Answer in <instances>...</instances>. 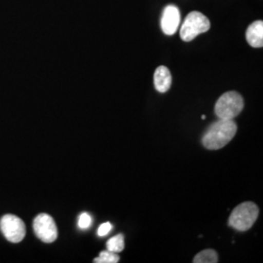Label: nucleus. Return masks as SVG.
Returning <instances> with one entry per match:
<instances>
[{"mask_svg":"<svg viewBox=\"0 0 263 263\" xmlns=\"http://www.w3.org/2000/svg\"><path fill=\"white\" fill-rule=\"evenodd\" d=\"M92 223V217L87 214V213H83L81 214L79 216V219H78V226L81 228V229H87L89 228L90 226Z\"/></svg>","mask_w":263,"mask_h":263,"instance_id":"nucleus-13","label":"nucleus"},{"mask_svg":"<svg viewBox=\"0 0 263 263\" xmlns=\"http://www.w3.org/2000/svg\"><path fill=\"white\" fill-rule=\"evenodd\" d=\"M120 257L116 253L110 251H103L100 255L94 259L95 263H117L119 262Z\"/></svg>","mask_w":263,"mask_h":263,"instance_id":"nucleus-12","label":"nucleus"},{"mask_svg":"<svg viewBox=\"0 0 263 263\" xmlns=\"http://www.w3.org/2000/svg\"><path fill=\"white\" fill-rule=\"evenodd\" d=\"M154 85L159 93H166L169 91L172 85V76L168 67L161 66L156 68L154 72Z\"/></svg>","mask_w":263,"mask_h":263,"instance_id":"nucleus-9","label":"nucleus"},{"mask_svg":"<svg viewBox=\"0 0 263 263\" xmlns=\"http://www.w3.org/2000/svg\"><path fill=\"white\" fill-rule=\"evenodd\" d=\"M237 133V125L232 119H219L210 126L205 133L202 142L211 151L224 147L234 138Z\"/></svg>","mask_w":263,"mask_h":263,"instance_id":"nucleus-1","label":"nucleus"},{"mask_svg":"<svg viewBox=\"0 0 263 263\" xmlns=\"http://www.w3.org/2000/svg\"><path fill=\"white\" fill-rule=\"evenodd\" d=\"M202 119L205 120V119H206V115H202Z\"/></svg>","mask_w":263,"mask_h":263,"instance_id":"nucleus-15","label":"nucleus"},{"mask_svg":"<svg viewBox=\"0 0 263 263\" xmlns=\"http://www.w3.org/2000/svg\"><path fill=\"white\" fill-rule=\"evenodd\" d=\"M246 38L248 43L254 48H261L263 46V22L255 21L247 29Z\"/></svg>","mask_w":263,"mask_h":263,"instance_id":"nucleus-8","label":"nucleus"},{"mask_svg":"<svg viewBox=\"0 0 263 263\" xmlns=\"http://www.w3.org/2000/svg\"><path fill=\"white\" fill-rule=\"evenodd\" d=\"M218 261V256L214 250H205L200 252L194 257V263H216Z\"/></svg>","mask_w":263,"mask_h":263,"instance_id":"nucleus-10","label":"nucleus"},{"mask_svg":"<svg viewBox=\"0 0 263 263\" xmlns=\"http://www.w3.org/2000/svg\"><path fill=\"white\" fill-rule=\"evenodd\" d=\"M180 24V12L175 5H168L162 14L161 28L165 34L173 35L177 32Z\"/></svg>","mask_w":263,"mask_h":263,"instance_id":"nucleus-7","label":"nucleus"},{"mask_svg":"<svg viewBox=\"0 0 263 263\" xmlns=\"http://www.w3.org/2000/svg\"><path fill=\"white\" fill-rule=\"evenodd\" d=\"M210 28L211 23L207 17L200 12L193 11L189 13L184 20L179 31V35L183 41L189 42L197 37L199 34L207 32Z\"/></svg>","mask_w":263,"mask_h":263,"instance_id":"nucleus-4","label":"nucleus"},{"mask_svg":"<svg viewBox=\"0 0 263 263\" xmlns=\"http://www.w3.org/2000/svg\"><path fill=\"white\" fill-rule=\"evenodd\" d=\"M106 248L108 251L113 252V253H120L122 252L125 248V242H124V235L123 234H118L110 238L107 243H106Z\"/></svg>","mask_w":263,"mask_h":263,"instance_id":"nucleus-11","label":"nucleus"},{"mask_svg":"<svg viewBox=\"0 0 263 263\" xmlns=\"http://www.w3.org/2000/svg\"><path fill=\"white\" fill-rule=\"evenodd\" d=\"M34 233L44 243H53L58 238V228L54 218L48 214H40L33 220Z\"/></svg>","mask_w":263,"mask_h":263,"instance_id":"nucleus-6","label":"nucleus"},{"mask_svg":"<svg viewBox=\"0 0 263 263\" xmlns=\"http://www.w3.org/2000/svg\"><path fill=\"white\" fill-rule=\"evenodd\" d=\"M244 108V99L234 91L224 93L217 100L215 112L219 119H233Z\"/></svg>","mask_w":263,"mask_h":263,"instance_id":"nucleus-3","label":"nucleus"},{"mask_svg":"<svg viewBox=\"0 0 263 263\" xmlns=\"http://www.w3.org/2000/svg\"><path fill=\"white\" fill-rule=\"evenodd\" d=\"M0 229L4 237L11 243H20L26 236L24 221L14 215H5L0 219Z\"/></svg>","mask_w":263,"mask_h":263,"instance_id":"nucleus-5","label":"nucleus"},{"mask_svg":"<svg viewBox=\"0 0 263 263\" xmlns=\"http://www.w3.org/2000/svg\"><path fill=\"white\" fill-rule=\"evenodd\" d=\"M112 229V226L110 222H104L102 226L99 227L98 229V235L100 237H104V236L107 235Z\"/></svg>","mask_w":263,"mask_h":263,"instance_id":"nucleus-14","label":"nucleus"},{"mask_svg":"<svg viewBox=\"0 0 263 263\" xmlns=\"http://www.w3.org/2000/svg\"><path fill=\"white\" fill-rule=\"evenodd\" d=\"M258 208L253 202H245L233 210L228 224L238 231H247L254 226L258 217Z\"/></svg>","mask_w":263,"mask_h":263,"instance_id":"nucleus-2","label":"nucleus"}]
</instances>
